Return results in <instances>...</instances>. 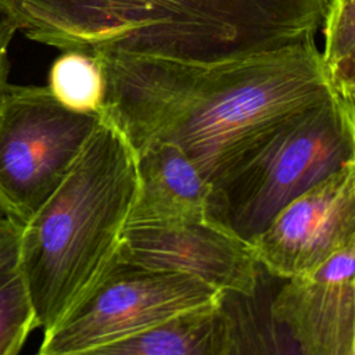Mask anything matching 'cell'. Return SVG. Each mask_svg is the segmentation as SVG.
<instances>
[{
  "label": "cell",
  "instance_id": "cell-1",
  "mask_svg": "<svg viewBox=\"0 0 355 355\" xmlns=\"http://www.w3.org/2000/svg\"><path fill=\"white\" fill-rule=\"evenodd\" d=\"M93 55L105 80L101 111L132 147L176 144L209 189L295 116L334 94L315 37L222 61Z\"/></svg>",
  "mask_w": 355,
  "mask_h": 355
},
{
  "label": "cell",
  "instance_id": "cell-2",
  "mask_svg": "<svg viewBox=\"0 0 355 355\" xmlns=\"http://www.w3.org/2000/svg\"><path fill=\"white\" fill-rule=\"evenodd\" d=\"M329 0H0L17 31L61 51L222 61L315 37Z\"/></svg>",
  "mask_w": 355,
  "mask_h": 355
},
{
  "label": "cell",
  "instance_id": "cell-3",
  "mask_svg": "<svg viewBox=\"0 0 355 355\" xmlns=\"http://www.w3.org/2000/svg\"><path fill=\"white\" fill-rule=\"evenodd\" d=\"M137 154L103 111L61 184L21 227L18 273L51 330L115 265L137 191Z\"/></svg>",
  "mask_w": 355,
  "mask_h": 355
},
{
  "label": "cell",
  "instance_id": "cell-4",
  "mask_svg": "<svg viewBox=\"0 0 355 355\" xmlns=\"http://www.w3.org/2000/svg\"><path fill=\"white\" fill-rule=\"evenodd\" d=\"M349 164H355V105L333 94L215 184L208 218L250 243L283 207Z\"/></svg>",
  "mask_w": 355,
  "mask_h": 355
},
{
  "label": "cell",
  "instance_id": "cell-5",
  "mask_svg": "<svg viewBox=\"0 0 355 355\" xmlns=\"http://www.w3.org/2000/svg\"><path fill=\"white\" fill-rule=\"evenodd\" d=\"M97 115L65 108L47 86L0 97V211L24 226L61 184Z\"/></svg>",
  "mask_w": 355,
  "mask_h": 355
},
{
  "label": "cell",
  "instance_id": "cell-6",
  "mask_svg": "<svg viewBox=\"0 0 355 355\" xmlns=\"http://www.w3.org/2000/svg\"><path fill=\"white\" fill-rule=\"evenodd\" d=\"M222 293L200 279L116 259L97 288L51 330L39 355H75L219 304Z\"/></svg>",
  "mask_w": 355,
  "mask_h": 355
},
{
  "label": "cell",
  "instance_id": "cell-7",
  "mask_svg": "<svg viewBox=\"0 0 355 355\" xmlns=\"http://www.w3.org/2000/svg\"><path fill=\"white\" fill-rule=\"evenodd\" d=\"M250 244L259 266L280 279L306 275L355 245V164L283 207Z\"/></svg>",
  "mask_w": 355,
  "mask_h": 355
},
{
  "label": "cell",
  "instance_id": "cell-8",
  "mask_svg": "<svg viewBox=\"0 0 355 355\" xmlns=\"http://www.w3.org/2000/svg\"><path fill=\"white\" fill-rule=\"evenodd\" d=\"M118 259L190 275L220 293H251L259 270L251 244L211 218L126 229Z\"/></svg>",
  "mask_w": 355,
  "mask_h": 355
},
{
  "label": "cell",
  "instance_id": "cell-9",
  "mask_svg": "<svg viewBox=\"0 0 355 355\" xmlns=\"http://www.w3.org/2000/svg\"><path fill=\"white\" fill-rule=\"evenodd\" d=\"M355 245L315 270L275 276L270 305L309 355H355Z\"/></svg>",
  "mask_w": 355,
  "mask_h": 355
},
{
  "label": "cell",
  "instance_id": "cell-10",
  "mask_svg": "<svg viewBox=\"0 0 355 355\" xmlns=\"http://www.w3.org/2000/svg\"><path fill=\"white\" fill-rule=\"evenodd\" d=\"M136 154L137 191L126 229L164 227L208 218L211 189L176 144L153 141Z\"/></svg>",
  "mask_w": 355,
  "mask_h": 355
},
{
  "label": "cell",
  "instance_id": "cell-11",
  "mask_svg": "<svg viewBox=\"0 0 355 355\" xmlns=\"http://www.w3.org/2000/svg\"><path fill=\"white\" fill-rule=\"evenodd\" d=\"M273 282L259 266L251 293H222L223 355H309L272 309Z\"/></svg>",
  "mask_w": 355,
  "mask_h": 355
},
{
  "label": "cell",
  "instance_id": "cell-12",
  "mask_svg": "<svg viewBox=\"0 0 355 355\" xmlns=\"http://www.w3.org/2000/svg\"><path fill=\"white\" fill-rule=\"evenodd\" d=\"M75 355H223L219 304L183 313L150 330Z\"/></svg>",
  "mask_w": 355,
  "mask_h": 355
},
{
  "label": "cell",
  "instance_id": "cell-13",
  "mask_svg": "<svg viewBox=\"0 0 355 355\" xmlns=\"http://www.w3.org/2000/svg\"><path fill=\"white\" fill-rule=\"evenodd\" d=\"M322 25L329 85L341 101L355 105V0H329Z\"/></svg>",
  "mask_w": 355,
  "mask_h": 355
},
{
  "label": "cell",
  "instance_id": "cell-14",
  "mask_svg": "<svg viewBox=\"0 0 355 355\" xmlns=\"http://www.w3.org/2000/svg\"><path fill=\"white\" fill-rule=\"evenodd\" d=\"M47 87L71 111L96 115L103 108L104 73L98 60L90 53L62 51L50 67Z\"/></svg>",
  "mask_w": 355,
  "mask_h": 355
},
{
  "label": "cell",
  "instance_id": "cell-15",
  "mask_svg": "<svg viewBox=\"0 0 355 355\" xmlns=\"http://www.w3.org/2000/svg\"><path fill=\"white\" fill-rule=\"evenodd\" d=\"M35 329L33 306L17 272L0 283V355H19Z\"/></svg>",
  "mask_w": 355,
  "mask_h": 355
},
{
  "label": "cell",
  "instance_id": "cell-16",
  "mask_svg": "<svg viewBox=\"0 0 355 355\" xmlns=\"http://www.w3.org/2000/svg\"><path fill=\"white\" fill-rule=\"evenodd\" d=\"M21 227L7 216L0 220V283L18 272Z\"/></svg>",
  "mask_w": 355,
  "mask_h": 355
},
{
  "label": "cell",
  "instance_id": "cell-17",
  "mask_svg": "<svg viewBox=\"0 0 355 355\" xmlns=\"http://www.w3.org/2000/svg\"><path fill=\"white\" fill-rule=\"evenodd\" d=\"M17 33V26L0 6V97L8 85L10 73V44Z\"/></svg>",
  "mask_w": 355,
  "mask_h": 355
},
{
  "label": "cell",
  "instance_id": "cell-18",
  "mask_svg": "<svg viewBox=\"0 0 355 355\" xmlns=\"http://www.w3.org/2000/svg\"><path fill=\"white\" fill-rule=\"evenodd\" d=\"M3 216H4V215H3V214H1V211H0V220H1V218H3Z\"/></svg>",
  "mask_w": 355,
  "mask_h": 355
},
{
  "label": "cell",
  "instance_id": "cell-19",
  "mask_svg": "<svg viewBox=\"0 0 355 355\" xmlns=\"http://www.w3.org/2000/svg\"><path fill=\"white\" fill-rule=\"evenodd\" d=\"M36 355H39V354H36Z\"/></svg>",
  "mask_w": 355,
  "mask_h": 355
}]
</instances>
